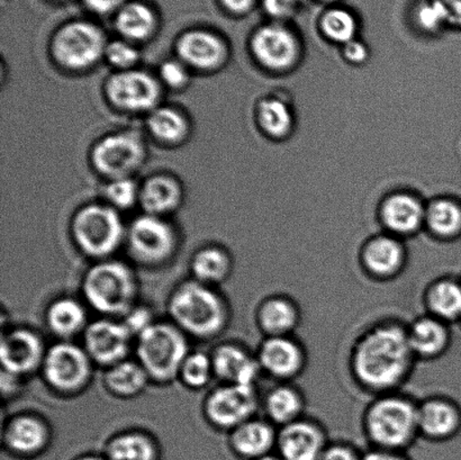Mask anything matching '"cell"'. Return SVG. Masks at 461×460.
<instances>
[{
  "label": "cell",
  "instance_id": "cell-8",
  "mask_svg": "<svg viewBox=\"0 0 461 460\" xmlns=\"http://www.w3.org/2000/svg\"><path fill=\"white\" fill-rule=\"evenodd\" d=\"M93 365L84 347L59 341L48 348L41 371L52 390L62 395H76L92 381Z\"/></svg>",
  "mask_w": 461,
  "mask_h": 460
},
{
  "label": "cell",
  "instance_id": "cell-51",
  "mask_svg": "<svg viewBox=\"0 0 461 460\" xmlns=\"http://www.w3.org/2000/svg\"><path fill=\"white\" fill-rule=\"evenodd\" d=\"M361 460H411L406 456L405 453L390 452V450H383L370 448L368 452L364 453Z\"/></svg>",
  "mask_w": 461,
  "mask_h": 460
},
{
  "label": "cell",
  "instance_id": "cell-34",
  "mask_svg": "<svg viewBox=\"0 0 461 460\" xmlns=\"http://www.w3.org/2000/svg\"><path fill=\"white\" fill-rule=\"evenodd\" d=\"M150 382L141 364L126 359L107 368L104 383L111 394L120 399H133L142 393Z\"/></svg>",
  "mask_w": 461,
  "mask_h": 460
},
{
  "label": "cell",
  "instance_id": "cell-15",
  "mask_svg": "<svg viewBox=\"0 0 461 460\" xmlns=\"http://www.w3.org/2000/svg\"><path fill=\"white\" fill-rule=\"evenodd\" d=\"M133 339L123 321L102 318L88 324L83 347L94 364L110 368L128 359Z\"/></svg>",
  "mask_w": 461,
  "mask_h": 460
},
{
  "label": "cell",
  "instance_id": "cell-29",
  "mask_svg": "<svg viewBox=\"0 0 461 460\" xmlns=\"http://www.w3.org/2000/svg\"><path fill=\"white\" fill-rule=\"evenodd\" d=\"M45 322L60 341H71L75 337L84 335L89 324L85 306L72 297L53 301L45 312Z\"/></svg>",
  "mask_w": 461,
  "mask_h": 460
},
{
  "label": "cell",
  "instance_id": "cell-16",
  "mask_svg": "<svg viewBox=\"0 0 461 460\" xmlns=\"http://www.w3.org/2000/svg\"><path fill=\"white\" fill-rule=\"evenodd\" d=\"M108 99L121 110L153 111L161 96L159 83L147 72L123 70L113 75L106 84Z\"/></svg>",
  "mask_w": 461,
  "mask_h": 460
},
{
  "label": "cell",
  "instance_id": "cell-1",
  "mask_svg": "<svg viewBox=\"0 0 461 460\" xmlns=\"http://www.w3.org/2000/svg\"><path fill=\"white\" fill-rule=\"evenodd\" d=\"M418 363L406 322L394 317L369 323L356 337L348 355L352 382L370 396L403 391Z\"/></svg>",
  "mask_w": 461,
  "mask_h": 460
},
{
  "label": "cell",
  "instance_id": "cell-37",
  "mask_svg": "<svg viewBox=\"0 0 461 460\" xmlns=\"http://www.w3.org/2000/svg\"><path fill=\"white\" fill-rule=\"evenodd\" d=\"M157 26L155 13L139 2L123 5L116 16V29L125 39L143 41L150 38Z\"/></svg>",
  "mask_w": 461,
  "mask_h": 460
},
{
  "label": "cell",
  "instance_id": "cell-9",
  "mask_svg": "<svg viewBox=\"0 0 461 460\" xmlns=\"http://www.w3.org/2000/svg\"><path fill=\"white\" fill-rule=\"evenodd\" d=\"M125 241L131 258L144 267H160L169 263L178 247L174 228L161 216L150 214L133 221Z\"/></svg>",
  "mask_w": 461,
  "mask_h": 460
},
{
  "label": "cell",
  "instance_id": "cell-50",
  "mask_svg": "<svg viewBox=\"0 0 461 460\" xmlns=\"http://www.w3.org/2000/svg\"><path fill=\"white\" fill-rule=\"evenodd\" d=\"M90 11L98 14H107L119 9L125 5V0H84Z\"/></svg>",
  "mask_w": 461,
  "mask_h": 460
},
{
  "label": "cell",
  "instance_id": "cell-43",
  "mask_svg": "<svg viewBox=\"0 0 461 460\" xmlns=\"http://www.w3.org/2000/svg\"><path fill=\"white\" fill-rule=\"evenodd\" d=\"M105 57L120 71L130 70L139 60V51L128 41H113L107 43Z\"/></svg>",
  "mask_w": 461,
  "mask_h": 460
},
{
  "label": "cell",
  "instance_id": "cell-41",
  "mask_svg": "<svg viewBox=\"0 0 461 460\" xmlns=\"http://www.w3.org/2000/svg\"><path fill=\"white\" fill-rule=\"evenodd\" d=\"M106 196L119 209H129L140 196V189L131 178L112 180L106 187Z\"/></svg>",
  "mask_w": 461,
  "mask_h": 460
},
{
  "label": "cell",
  "instance_id": "cell-24",
  "mask_svg": "<svg viewBox=\"0 0 461 460\" xmlns=\"http://www.w3.org/2000/svg\"><path fill=\"white\" fill-rule=\"evenodd\" d=\"M51 440V429L44 419L33 413L13 417L3 430L5 447L20 456H34L43 452Z\"/></svg>",
  "mask_w": 461,
  "mask_h": 460
},
{
  "label": "cell",
  "instance_id": "cell-13",
  "mask_svg": "<svg viewBox=\"0 0 461 460\" xmlns=\"http://www.w3.org/2000/svg\"><path fill=\"white\" fill-rule=\"evenodd\" d=\"M256 355L262 374L276 383H295L309 366V351L296 335L266 337Z\"/></svg>",
  "mask_w": 461,
  "mask_h": 460
},
{
  "label": "cell",
  "instance_id": "cell-35",
  "mask_svg": "<svg viewBox=\"0 0 461 460\" xmlns=\"http://www.w3.org/2000/svg\"><path fill=\"white\" fill-rule=\"evenodd\" d=\"M191 269L195 281L213 287L228 281L233 272V259L222 248L206 247L194 255Z\"/></svg>",
  "mask_w": 461,
  "mask_h": 460
},
{
  "label": "cell",
  "instance_id": "cell-11",
  "mask_svg": "<svg viewBox=\"0 0 461 460\" xmlns=\"http://www.w3.org/2000/svg\"><path fill=\"white\" fill-rule=\"evenodd\" d=\"M360 272L370 282H395L408 269L409 250L404 240L386 232L366 240L358 251Z\"/></svg>",
  "mask_w": 461,
  "mask_h": 460
},
{
  "label": "cell",
  "instance_id": "cell-7",
  "mask_svg": "<svg viewBox=\"0 0 461 460\" xmlns=\"http://www.w3.org/2000/svg\"><path fill=\"white\" fill-rule=\"evenodd\" d=\"M250 50L262 69L276 75L295 70L304 52L301 36L291 23L274 21L253 32Z\"/></svg>",
  "mask_w": 461,
  "mask_h": 460
},
{
  "label": "cell",
  "instance_id": "cell-21",
  "mask_svg": "<svg viewBox=\"0 0 461 460\" xmlns=\"http://www.w3.org/2000/svg\"><path fill=\"white\" fill-rule=\"evenodd\" d=\"M411 349L418 362L431 363L445 357L453 345L451 324L423 312L406 323Z\"/></svg>",
  "mask_w": 461,
  "mask_h": 460
},
{
  "label": "cell",
  "instance_id": "cell-55",
  "mask_svg": "<svg viewBox=\"0 0 461 460\" xmlns=\"http://www.w3.org/2000/svg\"><path fill=\"white\" fill-rule=\"evenodd\" d=\"M456 326H457V327L460 329V330H461V317H460V319L458 320V322H457V323H456Z\"/></svg>",
  "mask_w": 461,
  "mask_h": 460
},
{
  "label": "cell",
  "instance_id": "cell-40",
  "mask_svg": "<svg viewBox=\"0 0 461 460\" xmlns=\"http://www.w3.org/2000/svg\"><path fill=\"white\" fill-rule=\"evenodd\" d=\"M214 376L211 355L195 351L189 353L179 372V380L192 390H202L210 384Z\"/></svg>",
  "mask_w": 461,
  "mask_h": 460
},
{
  "label": "cell",
  "instance_id": "cell-54",
  "mask_svg": "<svg viewBox=\"0 0 461 460\" xmlns=\"http://www.w3.org/2000/svg\"><path fill=\"white\" fill-rule=\"evenodd\" d=\"M76 460H108L107 458H103L99 456H95V455H87V456H83Z\"/></svg>",
  "mask_w": 461,
  "mask_h": 460
},
{
  "label": "cell",
  "instance_id": "cell-17",
  "mask_svg": "<svg viewBox=\"0 0 461 460\" xmlns=\"http://www.w3.org/2000/svg\"><path fill=\"white\" fill-rule=\"evenodd\" d=\"M329 443V432L323 422L305 416L278 428L276 454L283 460H319Z\"/></svg>",
  "mask_w": 461,
  "mask_h": 460
},
{
  "label": "cell",
  "instance_id": "cell-19",
  "mask_svg": "<svg viewBox=\"0 0 461 460\" xmlns=\"http://www.w3.org/2000/svg\"><path fill=\"white\" fill-rule=\"evenodd\" d=\"M420 438L429 443H447L461 432V405L444 394H433L419 401Z\"/></svg>",
  "mask_w": 461,
  "mask_h": 460
},
{
  "label": "cell",
  "instance_id": "cell-28",
  "mask_svg": "<svg viewBox=\"0 0 461 460\" xmlns=\"http://www.w3.org/2000/svg\"><path fill=\"white\" fill-rule=\"evenodd\" d=\"M424 312L456 324L461 317V277L455 275H440L431 279L423 288Z\"/></svg>",
  "mask_w": 461,
  "mask_h": 460
},
{
  "label": "cell",
  "instance_id": "cell-45",
  "mask_svg": "<svg viewBox=\"0 0 461 460\" xmlns=\"http://www.w3.org/2000/svg\"><path fill=\"white\" fill-rule=\"evenodd\" d=\"M160 77L162 81L169 87H183L188 80V71L186 65L182 61L169 60L162 63L160 68Z\"/></svg>",
  "mask_w": 461,
  "mask_h": 460
},
{
  "label": "cell",
  "instance_id": "cell-25",
  "mask_svg": "<svg viewBox=\"0 0 461 460\" xmlns=\"http://www.w3.org/2000/svg\"><path fill=\"white\" fill-rule=\"evenodd\" d=\"M177 52L185 65L202 71L219 69L229 56L227 44L220 36L202 30L189 31L180 36Z\"/></svg>",
  "mask_w": 461,
  "mask_h": 460
},
{
  "label": "cell",
  "instance_id": "cell-30",
  "mask_svg": "<svg viewBox=\"0 0 461 460\" xmlns=\"http://www.w3.org/2000/svg\"><path fill=\"white\" fill-rule=\"evenodd\" d=\"M424 230L441 242L461 238V202L454 197H439L429 203Z\"/></svg>",
  "mask_w": 461,
  "mask_h": 460
},
{
  "label": "cell",
  "instance_id": "cell-2",
  "mask_svg": "<svg viewBox=\"0 0 461 460\" xmlns=\"http://www.w3.org/2000/svg\"><path fill=\"white\" fill-rule=\"evenodd\" d=\"M418 404V400L403 391L372 396L360 420L370 448L408 452L420 438Z\"/></svg>",
  "mask_w": 461,
  "mask_h": 460
},
{
  "label": "cell",
  "instance_id": "cell-38",
  "mask_svg": "<svg viewBox=\"0 0 461 460\" xmlns=\"http://www.w3.org/2000/svg\"><path fill=\"white\" fill-rule=\"evenodd\" d=\"M149 130L164 143L182 142L188 133V122L182 113L171 107H157L148 120Z\"/></svg>",
  "mask_w": 461,
  "mask_h": 460
},
{
  "label": "cell",
  "instance_id": "cell-20",
  "mask_svg": "<svg viewBox=\"0 0 461 460\" xmlns=\"http://www.w3.org/2000/svg\"><path fill=\"white\" fill-rule=\"evenodd\" d=\"M427 205L421 198L409 192H395L388 195L379 207L378 216L384 231L396 238L417 236L424 230Z\"/></svg>",
  "mask_w": 461,
  "mask_h": 460
},
{
  "label": "cell",
  "instance_id": "cell-36",
  "mask_svg": "<svg viewBox=\"0 0 461 460\" xmlns=\"http://www.w3.org/2000/svg\"><path fill=\"white\" fill-rule=\"evenodd\" d=\"M106 457L108 460H159V448L146 432L126 431L108 441Z\"/></svg>",
  "mask_w": 461,
  "mask_h": 460
},
{
  "label": "cell",
  "instance_id": "cell-53",
  "mask_svg": "<svg viewBox=\"0 0 461 460\" xmlns=\"http://www.w3.org/2000/svg\"><path fill=\"white\" fill-rule=\"evenodd\" d=\"M256 460H283L282 458H280L278 456L277 454H270V455H267V456H264V457H261V458H258Z\"/></svg>",
  "mask_w": 461,
  "mask_h": 460
},
{
  "label": "cell",
  "instance_id": "cell-52",
  "mask_svg": "<svg viewBox=\"0 0 461 460\" xmlns=\"http://www.w3.org/2000/svg\"><path fill=\"white\" fill-rule=\"evenodd\" d=\"M313 2L328 6V5L345 3V0H313Z\"/></svg>",
  "mask_w": 461,
  "mask_h": 460
},
{
  "label": "cell",
  "instance_id": "cell-49",
  "mask_svg": "<svg viewBox=\"0 0 461 460\" xmlns=\"http://www.w3.org/2000/svg\"><path fill=\"white\" fill-rule=\"evenodd\" d=\"M448 16L450 30L461 31V0H438Z\"/></svg>",
  "mask_w": 461,
  "mask_h": 460
},
{
  "label": "cell",
  "instance_id": "cell-42",
  "mask_svg": "<svg viewBox=\"0 0 461 460\" xmlns=\"http://www.w3.org/2000/svg\"><path fill=\"white\" fill-rule=\"evenodd\" d=\"M306 2L307 0H260V6L269 21L291 23Z\"/></svg>",
  "mask_w": 461,
  "mask_h": 460
},
{
  "label": "cell",
  "instance_id": "cell-12",
  "mask_svg": "<svg viewBox=\"0 0 461 460\" xmlns=\"http://www.w3.org/2000/svg\"><path fill=\"white\" fill-rule=\"evenodd\" d=\"M261 409L257 386L224 384L211 392L204 402V414L212 426L232 431L255 418Z\"/></svg>",
  "mask_w": 461,
  "mask_h": 460
},
{
  "label": "cell",
  "instance_id": "cell-26",
  "mask_svg": "<svg viewBox=\"0 0 461 460\" xmlns=\"http://www.w3.org/2000/svg\"><path fill=\"white\" fill-rule=\"evenodd\" d=\"M277 436V427L255 417L230 432V447L240 458L256 460L274 453Z\"/></svg>",
  "mask_w": 461,
  "mask_h": 460
},
{
  "label": "cell",
  "instance_id": "cell-33",
  "mask_svg": "<svg viewBox=\"0 0 461 460\" xmlns=\"http://www.w3.org/2000/svg\"><path fill=\"white\" fill-rule=\"evenodd\" d=\"M182 196L177 180L169 176H155L140 189L139 201L147 214L162 216L177 209Z\"/></svg>",
  "mask_w": 461,
  "mask_h": 460
},
{
  "label": "cell",
  "instance_id": "cell-23",
  "mask_svg": "<svg viewBox=\"0 0 461 460\" xmlns=\"http://www.w3.org/2000/svg\"><path fill=\"white\" fill-rule=\"evenodd\" d=\"M211 357L214 376L224 384L257 386L262 375L256 353L237 342L216 347Z\"/></svg>",
  "mask_w": 461,
  "mask_h": 460
},
{
  "label": "cell",
  "instance_id": "cell-46",
  "mask_svg": "<svg viewBox=\"0 0 461 460\" xmlns=\"http://www.w3.org/2000/svg\"><path fill=\"white\" fill-rule=\"evenodd\" d=\"M122 321L124 322L126 328L129 329L134 338L141 335L151 324L155 323L150 311L144 308H138V306H135L130 313L126 314Z\"/></svg>",
  "mask_w": 461,
  "mask_h": 460
},
{
  "label": "cell",
  "instance_id": "cell-5",
  "mask_svg": "<svg viewBox=\"0 0 461 460\" xmlns=\"http://www.w3.org/2000/svg\"><path fill=\"white\" fill-rule=\"evenodd\" d=\"M138 362L157 384H170L179 377L189 351L187 336L173 322H155L137 338Z\"/></svg>",
  "mask_w": 461,
  "mask_h": 460
},
{
  "label": "cell",
  "instance_id": "cell-44",
  "mask_svg": "<svg viewBox=\"0 0 461 460\" xmlns=\"http://www.w3.org/2000/svg\"><path fill=\"white\" fill-rule=\"evenodd\" d=\"M364 453L345 440H330L319 460H361Z\"/></svg>",
  "mask_w": 461,
  "mask_h": 460
},
{
  "label": "cell",
  "instance_id": "cell-31",
  "mask_svg": "<svg viewBox=\"0 0 461 460\" xmlns=\"http://www.w3.org/2000/svg\"><path fill=\"white\" fill-rule=\"evenodd\" d=\"M323 7L318 18V29L325 40L342 47L359 38L360 17L354 8L345 3Z\"/></svg>",
  "mask_w": 461,
  "mask_h": 460
},
{
  "label": "cell",
  "instance_id": "cell-4",
  "mask_svg": "<svg viewBox=\"0 0 461 460\" xmlns=\"http://www.w3.org/2000/svg\"><path fill=\"white\" fill-rule=\"evenodd\" d=\"M81 291L90 308L104 318H124L137 306L139 279L128 264L101 260L85 274Z\"/></svg>",
  "mask_w": 461,
  "mask_h": 460
},
{
  "label": "cell",
  "instance_id": "cell-47",
  "mask_svg": "<svg viewBox=\"0 0 461 460\" xmlns=\"http://www.w3.org/2000/svg\"><path fill=\"white\" fill-rule=\"evenodd\" d=\"M342 57L347 62L354 66H360L369 59V48L363 40L355 39L351 42L342 45Z\"/></svg>",
  "mask_w": 461,
  "mask_h": 460
},
{
  "label": "cell",
  "instance_id": "cell-39",
  "mask_svg": "<svg viewBox=\"0 0 461 460\" xmlns=\"http://www.w3.org/2000/svg\"><path fill=\"white\" fill-rule=\"evenodd\" d=\"M409 15L414 29L424 35H438L450 29L448 16L438 0H413Z\"/></svg>",
  "mask_w": 461,
  "mask_h": 460
},
{
  "label": "cell",
  "instance_id": "cell-22",
  "mask_svg": "<svg viewBox=\"0 0 461 460\" xmlns=\"http://www.w3.org/2000/svg\"><path fill=\"white\" fill-rule=\"evenodd\" d=\"M255 320L264 338L293 336L301 327L303 311L292 295L273 293L258 304Z\"/></svg>",
  "mask_w": 461,
  "mask_h": 460
},
{
  "label": "cell",
  "instance_id": "cell-6",
  "mask_svg": "<svg viewBox=\"0 0 461 460\" xmlns=\"http://www.w3.org/2000/svg\"><path fill=\"white\" fill-rule=\"evenodd\" d=\"M71 233L79 250L97 261L110 259L126 239L120 215L105 205L83 207L72 221Z\"/></svg>",
  "mask_w": 461,
  "mask_h": 460
},
{
  "label": "cell",
  "instance_id": "cell-32",
  "mask_svg": "<svg viewBox=\"0 0 461 460\" xmlns=\"http://www.w3.org/2000/svg\"><path fill=\"white\" fill-rule=\"evenodd\" d=\"M256 117L262 133L277 141L291 137L295 129L293 107L283 97L262 98L258 104Z\"/></svg>",
  "mask_w": 461,
  "mask_h": 460
},
{
  "label": "cell",
  "instance_id": "cell-10",
  "mask_svg": "<svg viewBox=\"0 0 461 460\" xmlns=\"http://www.w3.org/2000/svg\"><path fill=\"white\" fill-rule=\"evenodd\" d=\"M107 42L98 26L89 22H71L54 35L51 50L54 59L67 69L80 71L93 67L105 56Z\"/></svg>",
  "mask_w": 461,
  "mask_h": 460
},
{
  "label": "cell",
  "instance_id": "cell-27",
  "mask_svg": "<svg viewBox=\"0 0 461 460\" xmlns=\"http://www.w3.org/2000/svg\"><path fill=\"white\" fill-rule=\"evenodd\" d=\"M261 409L267 420L277 428L307 416V399L295 383H276L261 398Z\"/></svg>",
  "mask_w": 461,
  "mask_h": 460
},
{
  "label": "cell",
  "instance_id": "cell-48",
  "mask_svg": "<svg viewBox=\"0 0 461 460\" xmlns=\"http://www.w3.org/2000/svg\"><path fill=\"white\" fill-rule=\"evenodd\" d=\"M221 5L235 16H246L260 5V0H220Z\"/></svg>",
  "mask_w": 461,
  "mask_h": 460
},
{
  "label": "cell",
  "instance_id": "cell-3",
  "mask_svg": "<svg viewBox=\"0 0 461 460\" xmlns=\"http://www.w3.org/2000/svg\"><path fill=\"white\" fill-rule=\"evenodd\" d=\"M168 312L185 335L211 340L227 330L230 310L227 300L213 287L188 281L176 287L168 300Z\"/></svg>",
  "mask_w": 461,
  "mask_h": 460
},
{
  "label": "cell",
  "instance_id": "cell-14",
  "mask_svg": "<svg viewBox=\"0 0 461 460\" xmlns=\"http://www.w3.org/2000/svg\"><path fill=\"white\" fill-rule=\"evenodd\" d=\"M93 164L111 180L130 178L146 160V147L134 133L108 135L95 146Z\"/></svg>",
  "mask_w": 461,
  "mask_h": 460
},
{
  "label": "cell",
  "instance_id": "cell-18",
  "mask_svg": "<svg viewBox=\"0 0 461 460\" xmlns=\"http://www.w3.org/2000/svg\"><path fill=\"white\" fill-rule=\"evenodd\" d=\"M47 347L38 332L27 328L4 332L0 344L2 371L24 378L42 368Z\"/></svg>",
  "mask_w": 461,
  "mask_h": 460
}]
</instances>
